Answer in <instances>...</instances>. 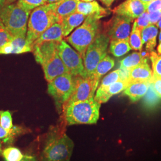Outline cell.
<instances>
[{"label": "cell", "mask_w": 161, "mask_h": 161, "mask_svg": "<svg viewBox=\"0 0 161 161\" xmlns=\"http://www.w3.org/2000/svg\"><path fill=\"white\" fill-rule=\"evenodd\" d=\"M20 161H38L34 156L31 155L23 156V159Z\"/></svg>", "instance_id": "cell-38"}, {"label": "cell", "mask_w": 161, "mask_h": 161, "mask_svg": "<svg viewBox=\"0 0 161 161\" xmlns=\"http://www.w3.org/2000/svg\"><path fill=\"white\" fill-rule=\"evenodd\" d=\"M13 132L14 131L13 129L10 131L7 130L0 125V140H3L4 142H6L12 137V134Z\"/></svg>", "instance_id": "cell-35"}, {"label": "cell", "mask_w": 161, "mask_h": 161, "mask_svg": "<svg viewBox=\"0 0 161 161\" xmlns=\"http://www.w3.org/2000/svg\"><path fill=\"white\" fill-rule=\"evenodd\" d=\"M141 2H142L145 5L148 6V4H149L152 1V0H140Z\"/></svg>", "instance_id": "cell-42"}, {"label": "cell", "mask_w": 161, "mask_h": 161, "mask_svg": "<svg viewBox=\"0 0 161 161\" xmlns=\"http://www.w3.org/2000/svg\"><path fill=\"white\" fill-rule=\"evenodd\" d=\"M141 32L142 31L138 29H132L129 38V44L131 49L139 50L140 52L142 51L143 46L142 40Z\"/></svg>", "instance_id": "cell-26"}, {"label": "cell", "mask_w": 161, "mask_h": 161, "mask_svg": "<svg viewBox=\"0 0 161 161\" xmlns=\"http://www.w3.org/2000/svg\"><path fill=\"white\" fill-rule=\"evenodd\" d=\"M109 41L104 33H98L88 47L83 58L84 70L82 77L88 78L92 75L98 64L107 55Z\"/></svg>", "instance_id": "cell-6"}, {"label": "cell", "mask_w": 161, "mask_h": 161, "mask_svg": "<svg viewBox=\"0 0 161 161\" xmlns=\"http://www.w3.org/2000/svg\"><path fill=\"white\" fill-rule=\"evenodd\" d=\"M86 17L82 14L75 12L62 19L59 23L62 25L64 37L68 36L73 29L80 26Z\"/></svg>", "instance_id": "cell-20"}, {"label": "cell", "mask_w": 161, "mask_h": 161, "mask_svg": "<svg viewBox=\"0 0 161 161\" xmlns=\"http://www.w3.org/2000/svg\"><path fill=\"white\" fill-rule=\"evenodd\" d=\"M74 79L73 92L64 106L73 102L84 101L94 98L100 81L92 77L84 78L80 76H74Z\"/></svg>", "instance_id": "cell-9"}, {"label": "cell", "mask_w": 161, "mask_h": 161, "mask_svg": "<svg viewBox=\"0 0 161 161\" xmlns=\"http://www.w3.org/2000/svg\"><path fill=\"white\" fill-rule=\"evenodd\" d=\"M100 19L90 16H86L82 25L68 37H66L65 40L75 48L84 58L88 47L100 33Z\"/></svg>", "instance_id": "cell-5"}, {"label": "cell", "mask_w": 161, "mask_h": 161, "mask_svg": "<svg viewBox=\"0 0 161 161\" xmlns=\"http://www.w3.org/2000/svg\"><path fill=\"white\" fill-rule=\"evenodd\" d=\"M57 22L59 23V21L48 4H44L34 9L28 22L26 36V40L31 48L41 35Z\"/></svg>", "instance_id": "cell-2"}, {"label": "cell", "mask_w": 161, "mask_h": 161, "mask_svg": "<svg viewBox=\"0 0 161 161\" xmlns=\"http://www.w3.org/2000/svg\"><path fill=\"white\" fill-rule=\"evenodd\" d=\"M100 105L92 98L64 106L63 110L66 124L72 125L96 124L100 116Z\"/></svg>", "instance_id": "cell-1"}, {"label": "cell", "mask_w": 161, "mask_h": 161, "mask_svg": "<svg viewBox=\"0 0 161 161\" xmlns=\"http://www.w3.org/2000/svg\"><path fill=\"white\" fill-rule=\"evenodd\" d=\"M79 0H60L58 3L49 4L52 11L60 21L76 11Z\"/></svg>", "instance_id": "cell-15"}, {"label": "cell", "mask_w": 161, "mask_h": 161, "mask_svg": "<svg viewBox=\"0 0 161 161\" xmlns=\"http://www.w3.org/2000/svg\"><path fill=\"white\" fill-rule=\"evenodd\" d=\"M30 12L12 3L0 9V21L13 36L26 37Z\"/></svg>", "instance_id": "cell-4"}, {"label": "cell", "mask_w": 161, "mask_h": 161, "mask_svg": "<svg viewBox=\"0 0 161 161\" xmlns=\"http://www.w3.org/2000/svg\"><path fill=\"white\" fill-rule=\"evenodd\" d=\"M60 0H46V4H53L55 3H58L60 1Z\"/></svg>", "instance_id": "cell-40"}, {"label": "cell", "mask_w": 161, "mask_h": 161, "mask_svg": "<svg viewBox=\"0 0 161 161\" xmlns=\"http://www.w3.org/2000/svg\"><path fill=\"white\" fill-rule=\"evenodd\" d=\"M80 1H84V2H90V1H94V0H80Z\"/></svg>", "instance_id": "cell-47"}, {"label": "cell", "mask_w": 161, "mask_h": 161, "mask_svg": "<svg viewBox=\"0 0 161 161\" xmlns=\"http://www.w3.org/2000/svg\"><path fill=\"white\" fill-rule=\"evenodd\" d=\"M160 11H161V10H160Z\"/></svg>", "instance_id": "cell-49"}, {"label": "cell", "mask_w": 161, "mask_h": 161, "mask_svg": "<svg viewBox=\"0 0 161 161\" xmlns=\"http://www.w3.org/2000/svg\"><path fill=\"white\" fill-rule=\"evenodd\" d=\"M132 20L130 18L115 14L104 24L103 33L109 37L110 41L129 40Z\"/></svg>", "instance_id": "cell-10"}, {"label": "cell", "mask_w": 161, "mask_h": 161, "mask_svg": "<svg viewBox=\"0 0 161 161\" xmlns=\"http://www.w3.org/2000/svg\"><path fill=\"white\" fill-rule=\"evenodd\" d=\"M63 31L61 24L58 22L55 23L44 31L41 35L40 37L35 40L32 44V48L34 45L40 44L43 42L54 41L60 42L63 40Z\"/></svg>", "instance_id": "cell-19"}, {"label": "cell", "mask_w": 161, "mask_h": 161, "mask_svg": "<svg viewBox=\"0 0 161 161\" xmlns=\"http://www.w3.org/2000/svg\"><path fill=\"white\" fill-rule=\"evenodd\" d=\"M128 80L133 81H147L150 82L153 79V71L148 63L142 64L128 70Z\"/></svg>", "instance_id": "cell-18"}, {"label": "cell", "mask_w": 161, "mask_h": 161, "mask_svg": "<svg viewBox=\"0 0 161 161\" xmlns=\"http://www.w3.org/2000/svg\"><path fill=\"white\" fill-rule=\"evenodd\" d=\"M100 1L103 4L104 6H106L107 7H109L115 0H100Z\"/></svg>", "instance_id": "cell-39"}, {"label": "cell", "mask_w": 161, "mask_h": 161, "mask_svg": "<svg viewBox=\"0 0 161 161\" xmlns=\"http://www.w3.org/2000/svg\"><path fill=\"white\" fill-rule=\"evenodd\" d=\"M16 1V0H6L5 6L10 4H12V3H14V2H15Z\"/></svg>", "instance_id": "cell-44"}, {"label": "cell", "mask_w": 161, "mask_h": 161, "mask_svg": "<svg viewBox=\"0 0 161 161\" xmlns=\"http://www.w3.org/2000/svg\"><path fill=\"white\" fill-rule=\"evenodd\" d=\"M150 24L156 25L161 19V12L160 10L149 13Z\"/></svg>", "instance_id": "cell-36"}, {"label": "cell", "mask_w": 161, "mask_h": 161, "mask_svg": "<svg viewBox=\"0 0 161 161\" xmlns=\"http://www.w3.org/2000/svg\"><path fill=\"white\" fill-rule=\"evenodd\" d=\"M76 12L82 14L86 16H90L100 19L110 14L111 10L100 6L96 1L84 2L79 0Z\"/></svg>", "instance_id": "cell-14"}, {"label": "cell", "mask_w": 161, "mask_h": 161, "mask_svg": "<svg viewBox=\"0 0 161 161\" xmlns=\"http://www.w3.org/2000/svg\"><path fill=\"white\" fill-rule=\"evenodd\" d=\"M6 0H0V9L5 6Z\"/></svg>", "instance_id": "cell-43"}, {"label": "cell", "mask_w": 161, "mask_h": 161, "mask_svg": "<svg viewBox=\"0 0 161 161\" xmlns=\"http://www.w3.org/2000/svg\"><path fill=\"white\" fill-rule=\"evenodd\" d=\"M147 7V6L140 0H125L112 12L115 15L124 16L133 20L146 12Z\"/></svg>", "instance_id": "cell-12"}, {"label": "cell", "mask_w": 161, "mask_h": 161, "mask_svg": "<svg viewBox=\"0 0 161 161\" xmlns=\"http://www.w3.org/2000/svg\"><path fill=\"white\" fill-rule=\"evenodd\" d=\"M150 84L156 94L161 98V78H153Z\"/></svg>", "instance_id": "cell-34"}, {"label": "cell", "mask_w": 161, "mask_h": 161, "mask_svg": "<svg viewBox=\"0 0 161 161\" xmlns=\"http://www.w3.org/2000/svg\"><path fill=\"white\" fill-rule=\"evenodd\" d=\"M2 155L6 161H20L23 155L21 151L14 147H9L3 150Z\"/></svg>", "instance_id": "cell-27"}, {"label": "cell", "mask_w": 161, "mask_h": 161, "mask_svg": "<svg viewBox=\"0 0 161 161\" xmlns=\"http://www.w3.org/2000/svg\"><path fill=\"white\" fill-rule=\"evenodd\" d=\"M13 47V54H22L32 52V48L26 40V37L13 36L10 41Z\"/></svg>", "instance_id": "cell-24"}, {"label": "cell", "mask_w": 161, "mask_h": 161, "mask_svg": "<svg viewBox=\"0 0 161 161\" xmlns=\"http://www.w3.org/2000/svg\"><path fill=\"white\" fill-rule=\"evenodd\" d=\"M158 33V27L154 24H150L141 32L143 44H146V50L153 51L156 46V37Z\"/></svg>", "instance_id": "cell-21"}, {"label": "cell", "mask_w": 161, "mask_h": 161, "mask_svg": "<svg viewBox=\"0 0 161 161\" xmlns=\"http://www.w3.org/2000/svg\"><path fill=\"white\" fill-rule=\"evenodd\" d=\"M157 52L158 55H161V42H159V44L157 47Z\"/></svg>", "instance_id": "cell-41"}, {"label": "cell", "mask_w": 161, "mask_h": 161, "mask_svg": "<svg viewBox=\"0 0 161 161\" xmlns=\"http://www.w3.org/2000/svg\"><path fill=\"white\" fill-rule=\"evenodd\" d=\"M13 36L0 21V48L12 40Z\"/></svg>", "instance_id": "cell-32"}, {"label": "cell", "mask_w": 161, "mask_h": 161, "mask_svg": "<svg viewBox=\"0 0 161 161\" xmlns=\"http://www.w3.org/2000/svg\"><path fill=\"white\" fill-rule=\"evenodd\" d=\"M149 58L153 69V78H161V55L152 51L150 53Z\"/></svg>", "instance_id": "cell-28"}, {"label": "cell", "mask_w": 161, "mask_h": 161, "mask_svg": "<svg viewBox=\"0 0 161 161\" xmlns=\"http://www.w3.org/2000/svg\"><path fill=\"white\" fill-rule=\"evenodd\" d=\"M74 86V76L69 73L60 75L48 82V93L54 98L59 112L70 97Z\"/></svg>", "instance_id": "cell-7"}, {"label": "cell", "mask_w": 161, "mask_h": 161, "mask_svg": "<svg viewBox=\"0 0 161 161\" xmlns=\"http://www.w3.org/2000/svg\"><path fill=\"white\" fill-rule=\"evenodd\" d=\"M115 64L114 60L109 56L106 55L98 64L92 75L90 76L94 79L100 80L102 76L106 74L112 69Z\"/></svg>", "instance_id": "cell-22"}, {"label": "cell", "mask_w": 161, "mask_h": 161, "mask_svg": "<svg viewBox=\"0 0 161 161\" xmlns=\"http://www.w3.org/2000/svg\"><path fill=\"white\" fill-rule=\"evenodd\" d=\"M41 64L44 70L45 78L48 82L60 75L68 73L65 65L58 55V51L47 58Z\"/></svg>", "instance_id": "cell-11"}, {"label": "cell", "mask_w": 161, "mask_h": 161, "mask_svg": "<svg viewBox=\"0 0 161 161\" xmlns=\"http://www.w3.org/2000/svg\"><path fill=\"white\" fill-rule=\"evenodd\" d=\"M150 82L147 81L130 82L123 94L128 96L132 102H136L144 97L149 88Z\"/></svg>", "instance_id": "cell-16"}, {"label": "cell", "mask_w": 161, "mask_h": 161, "mask_svg": "<svg viewBox=\"0 0 161 161\" xmlns=\"http://www.w3.org/2000/svg\"><path fill=\"white\" fill-rule=\"evenodd\" d=\"M156 26L158 28H160L161 30V19L159 20V22H158V23H156Z\"/></svg>", "instance_id": "cell-45"}, {"label": "cell", "mask_w": 161, "mask_h": 161, "mask_svg": "<svg viewBox=\"0 0 161 161\" xmlns=\"http://www.w3.org/2000/svg\"><path fill=\"white\" fill-rule=\"evenodd\" d=\"M17 4L23 9L31 12L38 7L46 4V0H18Z\"/></svg>", "instance_id": "cell-29"}, {"label": "cell", "mask_w": 161, "mask_h": 161, "mask_svg": "<svg viewBox=\"0 0 161 161\" xmlns=\"http://www.w3.org/2000/svg\"><path fill=\"white\" fill-rule=\"evenodd\" d=\"M74 143L66 133L50 134L41 154L42 161H70Z\"/></svg>", "instance_id": "cell-3"}, {"label": "cell", "mask_w": 161, "mask_h": 161, "mask_svg": "<svg viewBox=\"0 0 161 161\" xmlns=\"http://www.w3.org/2000/svg\"><path fill=\"white\" fill-rule=\"evenodd\" d=\"M58 53L69 74L73 76L83 75V58L78 52L72 49L66 41L62 40L58 43Z\"/></svg>", "instance_id": "cell-8"}, {"label": "cell", "mask_w": 161, "mask_h": 161, "mask_svg": "<svg viewBox=\"0 0 161 161\" xmlns=\"http://www.w3.org/2000/svg\"><path fill=\"white\" fill-rule=\"evenodd\" d=\"M130 82L128 80H120L109 86H99L94 95V98L98 103H106L113 96L123 92Z\"/></svg>", "instance_id": "cell-13"}, {"label": "cell", "mask_w": 161, "mask_h": 161, "mask_svg": "<svg viewBox=\"0 0 161 161\" xmlns=\"http://www.w3.org/2000/svg\"><path fill=\"white\" fill-rule=\"evenodd\" d=\"M144 104L147 108H153L156 107L161 102V98L153 90L151 84L144 97Z\"/></svg>", "instance_id": "cell-25"}, {"label": "cell", "mask_w": 161, "mask_h": 161, "mask_svg": "<svg viewBox=\"0 0 161 161\" xmlns=\"http://www.w3.org/2000/svg\"><path fill=\"white\" fill-rule=\"evenodd\" d=\"M159 42H161V30L160 34H159Z\"/></svg>", "instance_id": "cell-48"}, {"label": "cell", "mask_w": 161, "mask_h": 161, "mask_svg": "<svg viewBox=\"0 0 161 161\" xmlns=\"http://www.w3.org/2000/svg\"><path fill=\"white\" fill-rule=\"evenodd\" d=\"M131 50L129 40L110 41L109 52L115 57H121Z\"/></svg>", "instance_id": "cell-23"}, {"label": "cell", "mask_w": 161, "mask_h": 161, "mask_svg": "<svg viewBox=\"0 0 161 161\" xmlns=\"http://www.w3.org/2000/svg\"><path fill=\"white\" fill-rule=\"evenodd\" d=\"M2 152H3V150H2V146H1V143L0 142V156L2 155Z\"/></svg>", "instance_id": "cell-46"}, {"label": "cell", "mask_w": 161, "mask_h": 161, "mask_svg": "<svg viewBox=\"0 0 161 161\" xmlns=\"http://www.w3.org/2000/svg\"><path fill=\"white\" fill-rule=\"evenodd\" d=\"M161 8V0H152L148 4L146 12L149 13L160 10Z\"/></svg>", "instance_id": "cell-33"}, {"label": "cell", "mask_w": 161, "mask_h": 161, "mask_svg": "<svg viewBox=\"0 0 161 161\" xmlns=\"http://www.w3.org/2000/svg\"><path fill=\"white\" fill-rule=\"evenodd\" d=\"M13 47L11 42H8L0 48V54H13Z\"/></svg>", "instance_id": "cell-37"}, {"label": "cell", "mask_w": 161, "mask_h": 161, "mask_svg": "<svg viewBox=\"0 0 161 161\" xmlns=\"http://www.w3.org/2000/svg\"><path fill=\"white\" fill-rule=\"evenodd\" d=\"M149 25V13L146 11L136 19L132 25V29H138L142 31Z\"/></svg>", "instance_id": "cell-31"}, {"label": "cell", "mask_w": 161, "mask_h": 161, "mask_svg": "<svg viewBox=\"0 0 161 161\" xmlns=\"http://www.w3.org/2000/svg\"><path fill=\"white\" fill-rule=\"evenodd\" d=\"M0 125L7 130H12L13 127L12 114L8 110H0Z\"/></svg>", "instance_id": "cell-30"}, {"label": "cell", "mask_w": 161, "mask_h": 161, "mask_svg": "<svg viewBox=\"0 0 161 161\" xmlns=\"http://www.w3.org/2000/svg\"><path fill=\"white\" fill-rule=\"evenodd\" d=\"M150 52H135L129 55L120 62V69L130 70L142 64H147L149 60Z\"/></svg>", "instance_id": "cell-17"}]
</instances>
